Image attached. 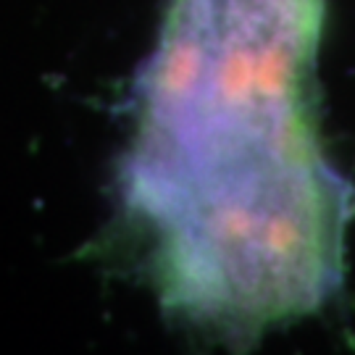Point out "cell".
<instances>
[{"label": "cell", "instance_id": "6da1fadb", "mask_svg": "<svg viewBox=\"0 0 355 355\" xmlns=\"http://www.w3.org/2000/svg\"><path fill=\"white\" fill-rule=\"evenodd\" d=\"M324 0H174L142 79L127 203L166 300L253 329L340 282L347 190L308 119Z\"/></svg>", "mask_w": 355, "mask_h": 355}]
</instances>
